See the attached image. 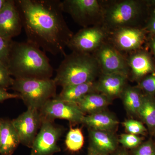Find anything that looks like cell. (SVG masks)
I'll return each mask as SVG.
<instances>
[{
	"mask_svg": "<svg viewBox=\"0 0 155 155\" xmlns=\"http://www.w3.org/2000/svg\"><path fill=\"white\" fill-rule=\"evenodd\" d=\"M63 133L54 121L42 118L40 130L35 139L30 155H53L60 152L58 142Z\"/></svg>",
	"mask_w": 155,
	"mask_h": 155,
	"instance_id": "9",
	"label": "cell"
},
{
	"mask_svg": "<svg viewBox=\"0 0 155 155\" xmlns=\"http://www.w3.org/2000/svg\"><path fill=\"white\" fill-rule=\"evenodd\" d=\"M7 0H0V11H2L3 7L5 6Z\"/></svg>",
	"mask_w": 155,
	"mask_h": 155,
	"instance_id": "34",
	"label": "cell"
},
{
	"mask_svg": "<svg viewBox=\"0 0 155 155\" xmlns=\"http://www.w3.org/2000/svg\"><path fill=\"white\" fill-rule=\"evenodd\" d=\"M143 28L147 32L155 35V12L151 14L145 25Z\"/></svg>",
	"mask_w": 155,
	"mask_h": 155,
	"instance_id": "30",
	"label": "cell"
},
{
	"mask_svg": "<svg viewBox=\"0 0 155 155\" xmlns=\"http://www.w3.org/2000/svg\"><path fill=\"white\" fill-rule=\"evenodd\" d=\"M84 143V137L81 129L71 128L67 133L65 144L70 151L77 152L82 148Z\"/></svg>",
	"mask_w": 155,
	"mask_h": 155,
	"instance_id": "23",
	"label": "cell"
},
{
	"mask_svg": "<svg viewBox=\"0 0 155 155\" xmlns=\"http://www.w3.org/2000/svg\"><path fill=\"white\" fill-rule=\"evenodd\" d=\"M89 137L90 146L89 149L105 155L116 150V140L108 131L91 129Z\"/></svg>",
	"mask_w": 155,
	"mask_h": 155,
	"instance_id": "17",
	"label": "cell"
},
{
	"mask_svg": "<svg viewBox=\"0 0 155 155\" xmlns=\"http://www.w3.org/2000/svg\"><path fill=\"white\" fill-rule=\"evenodd\" d=\"M101 74L99 65L92 54L72 51L65 56L53 79L57 86L64 88L94 81Z\"/></svg>",
	"mask_w": 155,
	"mask_h": 155,
	"instance_id": "3",
	"label": "cell"
},
{
	"mask_svg": "<svg viewBox=\"0 0 155 155\" xmlns=\"http://www.w3.org/2000/svg\"><path fill=\"white\" fill-rule=\"evenodd\" d=\"M22 21L15 1L7 0L0 11V36L12 40L22 31Z\"/></svg>",
	"mask_w": 155,
	"mask_h": 155,
	"instance_id": "13",
	"label": "cell"
},
{
	"mask_svg": "<svg viewBox=\"0 0 155 155\" xmlns=\"http://www.w3.org/2000/svg\"><path fill=\"white\" fill-rule=\"evenodd\" d=\"M146 31L140 27H124L109 32L107 41L126 56L141 49Z\"/></svg>",
	"mask_w": 155,
	"mask_h": 155,
	"instance_id": "10",
	"label": "cell"
},
{
	"mask_svg": "<svg viewBox=\"0 0 155 155\" xmlns=\"http://www.w3.org/2000/svg\"><path fill=\"white\" fill-rule=\"evenodd\" d=\"M81 123L94 130L109 131L118 125V121L107 113L97 112L84 116Z\"/></svg>",
	"mask_w": 155,
	"mask_h": 155,
	"instance_id": "19",
	"label": "cell"
},
{
	"mask_svg": "<svg viewBox=\"0 0 155 155\" xmlns=\"http://www.w3.org/2000/svg\"><path fill=\"white\" fill-rule=\"evenodd\" d=\"M103 74H121L129 76V68L126 56L107 40L92 54Z\"/></svg>",
	"mask_w": 155,
	"mask_h": 155,
	"instance_id": "8",
	"label": "cell"
},
{
	"mask_svg": "<svg viewBox=\"0 0 155 155\" xmlns=\"http://www.w3.org/2000/svg\"><path fill=\"white\" fill-rule=\"evenodd\" d=\"M20 143L12 120H0V155H12Z\"/></svg>",
	"mask_w": 155,
	"mask_h": 155,
	"instance_id": "16",
	"label": "cell"
},
{
	"mask_svg": "<svg viewBox=\"0 0 155 155\" xmlns=\"http://www.w3.org/2000/svg\"><path fill=\"white\" fill-rule=\"evenodd\" d=\"M96 81H91L78 85L64 87L55 98L76 104L86 95L96 92Z\"/></svg>",
	"mask_w": 155,
	"mask_h": 155,
	"instance_id": "18",
	"label": "cell"
},
{
	"mask_svg": "<svg viewBox=\"0 0 155 155\" xmlns=\"http://www.w3.org/2000/svg\"><path fill=\"white\" fill-rule=\"evenodd\" d=\"M64 13L83 28L101 25L103 9L100 0H64L61 1Z\"/></svg>",
	"mask_w": 155,
	"mask_h": 155,
	"instance_id": "6",
	"label": "cell"
},
{
	"mask_svg": "<svg viewBox=\"0 0 155 155\" xmlns=\"http://www.w3.org/2000/svg\"><path fill=\"white\" fill-rule=\"evenodd\" d=\"M141 91L137 86L126 87L121 95L124 105L131 114H138L143 99Z\"/></svg>",
	"mask_w": 155,
	"mask_h": 155,
	"instance_id": "21",
	"label": "cell"
},
{
	"mask_svg": "<svg viewBox=\"0 0 155 155\" xmlns=\"http://www.w3.org/2000/svg\"><path fill=\"white\" fill-rule=\"evenodd\" d=\"M14 80L7 67L0 62V88L7 90L11 87Z\"/></svg>",
	"mask_w": 155,
	"mask_h": 155,
	"instance_id": "26",
	"label": "cell"
},
{
	"mask_svg": "<svg viewBox=\"0 0 155 155\" xmlns=\"http://www.w3.org/2000/svg\"><path fill=\"white\" fill-rule=\"evenodd\" d=\"M7 67L14 78L50 79L54 71L45 52L27 41H12Z\"/></svg>",
	"mask_w": 155,
	"mask_h": 155,
	"instance_id": "2",
	"label": "cell"
},
{
	"mask_svg": "<svg viewBox=\"0 0 155 155\" xmlns=\"http://www.w3.org/2000/svg\"><path fill=\"white\" fill-rule=\"evenodd\" d=\"M134 155H155V146L151 140L140 145Z\"/></svg>",
	"mask_w": 155,
	"mask_h": 155,
	"instance_id": "29",
	"label": "cell"
},
{
	"mask_svg": "<svg viewBox=\"0 0 155 155\" xmlns=\"http://www.w3.org/2000/svg\"><path fill=\"white\" fill-rule=\"evenodd\" d=\"M42 120L39 111L27 109L17 118L12 120L19 136L20 143L31 148L38 130L41 126Z\"/></svg>",
	"mask_w": 155,
	"mask_h": 155,
	"instance_id": "12",
	"label": "cell"
},
{
	"mask_svg": "<svg viewBox=\"0 0 155 155\" xmlns=\"http://www.w3.org/2000/svg\"><path fill=\"white\" fill-rule=\"evenodd\" d=\"M103 18L101 25L108 32L124 27H140L144 11L149 5L147 1L138 0L101 1Z\"/></svg>",
	"mask_w": 155,
	"mask_h": 155,
	"instance_id": "4",
	"label": "cell"
},
{
	"mask_svg": "<svg viewBox=\"0 0 155 155\" xmlns=\"http://www.w3.org/2000/svg\"><path fill=\"white\" fill-rule=\"evenodd\" d=\"M129 75L134 80L140 81L155 71V65L148 53L141 49L126 55Z\"/></svg>",
	"mask_w": 155,
	"mask_h": 155,
	"instance_id": "14",
	"label": "cell"
},
{
	"mask_svg": "<svg viewBox=\"0 0 155 155\" xmlns=\"http://www.w3.org/2000/svg\"><path fill=\"white\" fill-rule=\"evenodd\" d=\"M26 41L54 56L66 55L74 33L64 17L60 0H16Z\"/></svg>",
	"mask_w": 155,
	"mask_h": 155,
	"instance_id": "1",
	"label": "cell"
},
{
	"mask_svg": "<svg viewBox=\"0 0 155 155\" xmlns=\"http://www.w3.org/2000/svg\"><path fill=\"white\" fill-rule=\"evenodd\" d=\"M54 79L14 78L11 88L17 92L27 109L40 110L48 101L56 96Z\"/></svg>",
	"mask_w": 155,
	"mask_h": 155,
	"instance_id": "5",
	"label": "cell"
},
{
	"mask_svg": "<svg viewBox=\"0 0 155 155\" xmlns=\"http://www.w3.org/2000/svg\"><path fill=\"white\" fill-rule=\"evenodd\" d=\"M108 35L101 25L83 28L74 34L67 47L72 51L93 54L107 40Z\"/></svg>",
	"mask_w": 155,
	"mask_h": 155,
	"instance_id": "7",
	"label": "cell"
},
{
	"mask_svg": "<svg viewBox=\"0 0 155 155\" xmlns=\"http://www.w3.org/2000/svg\"><path fill=\"white\" fill-rule=\"evenodd\" d=\"M153 37L151 38L149 42V45L151 51L153 55L155 62V35H152Z\"/></svg>",
	"mask_w": 155,
	"mask_h": 155,
	"instance_id": "32",
	"label": "cell"
},
{
	"mask_svg": "<svg viewBox=\"0 0 155 155\" xmlns=\"http://www.w3.org/2000/svg\"><path fill=\"white\" fill-rule=\"evenodd\" d=\"M107 97L101 93L94 92L86 95L76 104L84 114H94L100 112L109 104Z\"/></svg>",
	"mask_w": 155,
	"mask_h": 155,
	"instance_id": "20",
	"label": "cell"
},
{
	"mask_svg": "<svg viewBox=\"0 0 155 155\" xmlns=\"http://www.w3.org/2000/svg\"><path fill=\"white\" fill-rule=\"evenodd\" d=\"M42 118L54 121L57 119L68 120L70 123H81L84 114L75 103L54 98L50 100L39 110Z\"/></svg>",
	"mask_w": 155,
	"mask_h": 155,
	"instance_id": "11",
	"label": "cell"
},
{
	"mask_svg": "<svg viewBox=\"0 0 155 155\" xmlns=\"http://www.w3.org/2000/svg\"><path fill=\"white\" fill-rule=\"evenodd\" d=\"M142 138L134 134H123L121 135L119 141L125 147L134 148L137 147L141 143Z\"/></svg>",
	"mask_w": 155,
	"mask_h": 155,
	"instance_id": "27",
	"label": "cell"
},
{
	"mask_svg": "<svg viewBox=\"0 0 155 155\" xmlns=\"http://www.w3.org/2000/svg\"><path fill=\"white\" fill-rule=\"evenodd\" d=\"M128 76L121 74H103L96 81L97 91L104 95L108 98L120 96L126 87Z\"/></svg>",
	"mask_w": 155,
	"mask_h": 155,
	"instance_id": "15",
	"label": "cell"
},
{
	"mask_svg": "<svg viewBox=\"0 0 155 155\" xmlns=\"http://www.w3.org/2000/svg\"><path fill=\"white\" fill-rule=\"evenodd\" d=\"M12 41L7 40L0 36V62L5 65L6 67L8 61Z\"/></svg>",
	"mask_w": 155,
	"mask_h": 155,
	"instance_id": "28",
	"label": "cell"
},
{
	"mask_svg": "<svg viewBox=\"0 0 155 155\" xmlns=\"http://www.w3.org/2000/svg\"><path fill=\"white\" fill-rule=\"evenodd\" d=\"M126 131L130 134L137 135L144 134L146 128L141 122L133 119L126 120L122 123Z\"/></svg>",
	"mask_w": 155,
	"mask_h": 155,
	"instance_id": "25",
	"label": "cell"
},
{
	"mask_svg": "<svg viewBox=\"0 0 155 155\" xmlns=\"http://www.w3.org/2000/svg\"><path fill=\"white\" fill-rule=\"evenodd\" d=\"M87 155H107L98 152L94 150L89 149L88 153Z\"/></svg>",
	"mask_w": 155,
	"mask_h": 155,
	"instance_id": "33",
	"label": "cell"
},
{
	"mask_svg": "<svg viewBox=\"0 0 155 155\" xmlns=\"http://www.w3.org/2000/svg\"><path fill=\"white\" fill-rule=\"evenodd\" d=\"M117 155H128L127 154V153L125 152V151H121L119 153H118V154Z\"/></svg>",
	"mask_w": 155,
	"mask_h": 155,
	"instance_id": "35",
	"label": "cell"
},
{
	"mask_svg": "<svg viewBox=\"0 0 155 155\" xmlns=\"http://www.w3.org/2000/svg\"><path fill=\"white\" fill-rule=\"evenodd\" d=\"M0 120H1V119H0Z\"/></svg>",
	"mask_w": 155,
	"mask_h": 155,
	"instance_id": "36",
	"label": "cell"
},
{
	"mask_svg": "<svg viewBox=\"0 0 155 155\" xmlns=\"http://www.w3.org/2000/svg\"><path fill=\"white\" fill-rule=\"evenodd\" d=\"M137 87L146 94L153 96L155 95V71L140 80Z\"/></svg>",
	"mask_w": 155,
	"mask_h": 155,
	"instance_id": "24",
	"label": "cell"
},
{
	"mask_svg": "<svg viewBox=\"0 0 155 155\" xmlns=\"http://www.w3.org/2000/svg\"><path fill=\"white\" fill-rule=\"evenodd\" d=\"M20 98L18 93H11L8 92L7 90L0 88V102L11 99Z\"/></svg>",
	"mask_w": 155,
	"mask_h": 155,
	"instance_id": "31",
	"label": "cell"
},
{
	"mask_svg": "<svg viewBox=\"0 0 155 155\" xmlns=\"http://www.w3.org/2000/svg\"><path fill=\"white\" fill-rule=\"evenodd\" d=\"M138 115L150 129L155 128V98L153 96L143 95Z\"/></svg>",
	"mask_w": 155,
	"mask_h": 155,
	"instance_id": "22",
	"label": "cell"
}]
</instances>
